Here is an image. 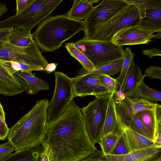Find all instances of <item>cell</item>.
Segmentation results:
<instances>
[{
  "label": "cell",
  "instance_id": "cell-13",
  "mask_svg": "<svg viewBox=\"0 0 161 161\" xmlns=\"http://www.w3.org/2000/svg\"><path fill=\"white\" fill-rule=\"evenodd\" d=\"M161 153V148L154 146L122 155H104L101 150L95 152L80 161H143Z\"/></svg>",
  "mask_w": 161,
  "mask_h": 161
},
{
  "label": "cell",
  "instance_id": "cell-6",
  "mask_svg": "<svg viewBox=\"0 0 161 161\" xmlns=\"http://www.w3.org/2000/svg\"><path fill=\"white\" fill-rule=\"evenodd\" d=\"M55 85L53 96L47 112V126L59 118L75 97L73 78L59 71L54 73Z\"/></svg>",
  "mask_w": 161,
  "mask_h": 161
},
{
  "label": "cell",
  "instance_id": "cell-42",
  "mask_svg": "<svg viewBox=\"0 0 161 161\" xmlns=\"http://www.w3.org/2000/svg\"><path fill=\"white\" fill-rule=\"evenodd\" d=\"M143 161H161V154L150 157Z\"/></svg>",
  "mask_w": 161,
  "mask_h": 161
},
{
  "label": "cell",
  "instance_id": "cell-41",
  "mask_svg": "<svg viewBox=\"0 0 161 161\" xmlns=\"http://www.w3.org/2000/svg\"><path fill=\"white\" fill-rule=\"evenodd\" d=\"M57 65L56 63H48L45 68V71L48 74H50L56 70Z\"/></svg>",
  "mask_w": 161,
  "mask_h": 161
},
{
  "label": "cell",
  "instance_id": "cell-31",
  "mask_svg": "<svg viewBox=\"0 0 161 161\" xmlns=\"http://www.w3.org/2000/svg\"><path fill=\"white\" fill-rule=\"evenodd\" d=\"M129 153L121 133L119 135L116 143L108 155H122Z\"/></svg>",
  "mask_w": 161,
  "mask_h": 161
},
{
  "label": "cell",
  "instance_id": "cell-44",
  "mask_svg": "<svg viewBox=\"0 0 161 161\" xmlns=\"http://www.w3.org/2000/svg\"><path fill=\"white\" fill-rule=\"evenodd\" d=\"M161 38V32H158L155 35H153V38L158 39Z\"/></svg>",
  "mask_w": 161,
  "mask_h": 161
},
{
  "label": "cell",
  "instance_id": "cell-14",
  "mask_svg": "<svg viewBox=\"0 0 161 161\" xmlns=\"http://www.w3.org/2000/svg\"><path fill=\"white\" fill-rule=\"evenodd\" d=\"M153 33L137 25L119 31L114 36L112 41L120 46L148 44L153 37Z\"/></svg>",
  "mask_w": 161,
  "mask_h": 161
},
{
  "label": "cell",
  "instance_id": "cell-27",
  "mask_svg": "<svg viewBox=\"0 0 161 161\" xmlns=\"http://www.w3.org/2000/svg\"><path fill=\"white\" fill-rule=\"evenodd\" d=\"M134 56L135 54L132 52L129 47L125 48L124 50V58L120 73L116 79L119 90L121 92L128 71L130 67L135 64L134 62Z\"/></svg>",
  "mask_w": 161,
  "mask_h": 161
},
{
  "label": "cell",
  "instance_id": "cell-26",
  "mask_svg": "<svg viewBox=\"0 0 161 161\" xmlns=\"http://www.w3.org/2000/svg\"><path fill=\"white\" fill-rule=\"evenodd\" d=\"M123 60L109 64L91 70H86L83 68L80 70L79 75L86 73L105 75L111 77L120 72Z\"/></svg>",
  "mask_w": 161,
  "mask_h": 161
},
{
  "label": "cell",
  "instance_id": "cell-5",
  "mask_svg": "<svg viewBox=\"0 0 161 161\" xmlns=\"http://www.w3.org/2000/svg\"><path fill=\"white\" fill-rule=\"evenodd\" d=\"M132 2V4L127 8L98 27L86 40L100 42L112 41L114 36L119 31L138 25L141 19L140 11L137 4Z\"/></svg>",
  "mask_w": 161,
  "mask_h": 161
},
{
  "label": "cell",
  "instance_id": "cell-10",
  "mask_svg": "<svg viewBox=\"0 0 161 161\" xmlns=\"http://www.w3.org/2000/svg\"><path fill=\"white\" fill-rule=\"evenodd\" d=\"M62 0H34L15 16L21 28L31 31L40 22L48 17Z\"/></svg>",
  "mask_w": 161,
  "mask_h": 161
},
{
  "label": "cell",
  "instance_id": "cell-24",
  "mask_svg": "<svg viewBox=\"0 0 161 161\" xmlns=\"http://www.w3.org/2000/svg\"><path fill=\"white\" fill-rule=\"evenodd\" d=\"M8 41L12 45L21 47L30 46L35 42L31 31L24 29H13Z\"/></svg>",
  "mask_w": 161,
  "mask_h": 161
},
{
  "label": "cell",
  "instance_id": "cell-3",
  "mask_svg": "<svg viewBox=\"0 0 161 161\" xmlns=\"http://www.w3.org/2000/svg\"><path fill=\"white\" fill-rule=\"evenodd\" d=\"M84 28L83 21L72 19L64 14L48 17L32 35L42 51L51 52Z\"/></svg>",
  "mask_w": 161,
  "mask_h": 161
},
{
  "label": "cell",
  "instance_id": "cell-11",
  "mask_svg": "<svg viewBox=\"0 0 161 161\" xmlns=\"http://www.w3.org/2000/svg\"><path fill=\"white\" fill-rule=\"evenodd\" d=\"M75 97L93 95L95 97L110 96L112 94L102 84L98 74L86 73L73 78Z\"/></svg>",
  "mask_w": 161,
  "mask_h": 161
},
{
  "label": "cell",
  "instance_id": "cell-28",
  "mask_svg": "<svg viewBox=\"0 0 161 161\" xmlns=\"http://www.w3.org/2000/svg\"><path fill=\"white\" fill-rule=\"evenodd\" d=\"M65 48L72 57L80 63L83 69L86 70H91L95 69L94 65L86 55L75 47L74 43H66Z\"/></svg>",
  "mask_w": 161,
  "mask_h": 161
},
{
  "label": "cell",
  "instance_id": "cell-34",
  "mask_svg": "<svg viewBox=\"0 0 161 161\" xmlns=\"http://www.w3.org/2000/svg\"><path fill=\"white\" fill-rule=\"evenodd\" d=\"M9 129L6 122L5 113L0 101V140H4L8 136Z\"/></svg>",
  "mask_w": 161,
  "mask_h": 161
},
{
  "label": "cell",
  "instance_id": "cell-20",
  "mask_svg": "<svg viewBox=\"0 0 161 161\" xmlns=\"http://www.w3.org/2000/svg\"><path fill=\"white\" fill-rule=\"evenodd\" d=\"M100 0H75L72 6L66 15L69 18L77 20L85 19L93 8V4Z\"/></svg>",
  "mask_w": 161,
  "mask_h": 161
},
{
  "label": "cell",
  "instance_id": "cell-12",
  "mask_svg": "<svg viewBox=\"0 0 161 161\" xmlns=\"http://www.w3.org/2000/svg\"><path fill=\"white\" fill-rule=\"evenodd\" d=\"M118 119L121 125H125L134 115L140 111L155 108L158 104L142 98L125 97L114 100Z\"/></svg>",
  "mask_w": 161,
  "mask_h": 161
},
{
  "label": "cell",
  "instance_id": "cell-32",
  "mask_svg": "<svg viewBox=\"0 0 161 161\" xmlns=\"http://www.w3.org/2000/svg\"><path fill=\"white\" fill-rule=\"evenodd\" d=\"M137 5L140 10L151 9H161V0H131Z\"/></svg>",
  "mask_w": 161,
  "mask_h": 161
},
{
  "label": "cell",
  "instance_id": "cell-21",
  "mask_svg": "<svg viewBox=\"0 0 161 161\" xmlns=\"http://www.w3.org/2000/svg\"><path fill=\"white\" fill-rule=\"evenodd\" d=\"M41 145L16 151L0 161H41L40 154L43 149L42 146Z\"/></svg>",
  "mask_w": 161,
  "mask_h": 161
},
{
  "label": "cell",
  "instance_id": "cell-25",
  "mask_svg": "<svg viewBox=\"0 0 161 161\" xmlns=\"http://www.w3.org/2000/svg\"><path fill=\"white\" fill-rule=\"evenodd\" d=\"M128 97L142 98L150 102H160L161 92L147 86L142 81L137 89Z\"/></svg>",
  "mask_w": 161,
  "mask_h": 161
},
{
  "label": "cell",
  "instance_id": "cell-38",
  "mask_svg": "<svg viewBox=\"0 0 161 161\" xmlns=\"http://www.w3.org/2000/svg\"><path fill=\"white\" fill-rule=\"evenodd\" d=\"M13 30V28L0 29V43L8 40Z\"/></svg>",
  "mask_w": 161,
  "mask_h": 161
},
{
  "label": "cell",
  "instance_id": "cell-30",
  "mask_svg": "<svg viewBox=\"0 0 161 161\" xmlns=\"http://www.w3.org/2000/svg\"><path fill=\"white\" fill-rule=\"evenodd\" d=\"M119 134H109L99 140L98 143L101 147V151L103 155H107L108 154L116 143Z\"/></svg>",
  "mask_w": 161,
  "mask_h": 161
},
{
  "label": "cell",
  "instance_id": "cell-36",
  "mask_svg": "<svg viewBox=\"0 0 161 161\" xmlns=\"http://www.w3.org/2000/svg\"><path fill=\"white\" fill-rule=\"evenodd\" d=\"M41 144L43 149L40 154L41 161H52L53 156L51 149L45 139Z\"/></svg>",
  "mask_w": 161,
  "mask_h": 161
},
{
  "label": "cell",
  "instance_id": "cell-40",
  "mask_svg": "<svg viewBox=\"0 0 161 161\" xmlns=\"http://www.w3.org/2000/svg\"><path fill=\"white\" fill-rule=\"evenodd\" d=\"M142 52L143 55H146L148 57V58H151L153 57L161 55L160 50L157 48L143 50Z\"/></svg>",
  "mask_w": 161,
  "mask_h": 161
},
{
  "label": "cell",
  "instance_id": "cell-4",
  "mask_svg": "<svg viewBox=\"0 0 161 161\" xmlns=\"http://www.w3.org/2000/svg\"><path fill=\"white\" fill-rule=\"evenodd\" d=\"M74 44L86 55L95 68L123 60L124 58L123 46L113 41L100 42L82 38Z\"/></svg>",
  "mask_w": 161,
  "mask_h": 161
},
{
  "label": "cell",
  "instance_id": "cell-29",
  "mask_svg": "<svg viewBox=\"0 0 161 161\" xmlns=\"http://www.w3.org/2000/svg\"><path fill=\"white\" fill-rule=\"evenodd\" d=\"M123 126H125L131 130L152 140L149 132L135 114L129 119L125 125Z\"/></svg>",
  "mask_w": 161,
  "mask_h": 161
},
{
  "label": "cell",
  "instance_id": "cell-2",
  "mask_svg": "<svg viewBox=\"0 0 161 161\" xmlns=\"http://www.w3.org/2000/svg\"><path fill=\"white\" fill-rule=\"evenodd\" d=\"M49 101L38 100L27 114L10 129L8 142L15 151L41 144L47 130V112Z\"/></svg>",
  "mask_w": 161,
  "mask_h": 161
},
{
  "label": "cell",
  "instance_id": "cell-19",
  "mask_svg": "<svg viewBox=\"0 0 161 161\" xmlns=\"http://www.w3.org/2000/svg\"><path fill=\"white\" fill-rule=\"evenodd\" d=\"M139 67L136 64L129 69L126 75L122 92L128 97L137 89L145 77Z\"/></svg>",
  "mask_w": 161,
  "mask_h": 161
},
{
  "label": "cell",
  "instance_id": "cell-17",
  "mask_svg": "<svg viewBox=\"0 0 161 161\" xmlns=\"http://www.w3.org/2000/svg\"><path fill=\"white\" fill-rule=\"evenodd\" d=\"M122 135L130 153L154 146L153 141L121 125Z\"/></svg>",
  "mask_w": 161,
  "mask_h": 161
},
{
  "label": "cell",
  "instance_id": "cell-33",
  "mask_svg": "<svg viewBox=\"0 0 161 161\" xmlns=\"http://www.w3.org/2000/svg\"><path fill=\"white\" fill-rule=\"evenodd\" d=\"M98 76L102 85L111 93L114 94L118 88L116 79L105 75L98 74Z\"/></svg>",
  "mask_w": 161,
  "mask_h": 161
},
{
  "label": "cell",
  "instance_id": "cell-35",
  "mask_svg": "<svg viewBox=\"0 0 161 161\" xmlns=\"http://www.w3.org/2000/svg\"><path fill=\"white\" fill-rule=\"evenodd\" d=\"M14 149L7 142L0 145V161L7 158L12 154Z\"/></svg>",
  "mask_w": 161,
  "mask_h": 161
},
{
  "label": "cell",
  "instance_id": "cell-39",
  "mask_svg": "<svg viewBox=\"0 0 161 161\" xmlns=\"http://www.w3.org/2000/svg\"><path fill=\"white\" fill-rule=\"evenodd\" d=\"M34 0H16V14H17L24 9Z\"/></svg>",
  "mask_w": 161,
  "mask_h": 161
},
{
  "label": "cell",
  "instance_id": "cell-1",
  "mask_svg": "<svg viewBox=\"0 0 161 161\" xmlns=\"http://www.w3.org/2000/svg\"><path fill=\"white\" fill-rule=\"evenodd\" d=\"M45 140L52 161H80L97 150L87 134L80 108L73 100L48 126Z\"/></svg>",
  "mask_w": 161,
  "mask_h": 161
},
{
  "label": "cell",
  "instance_id": "cell-7",
  "mask_svg": "<svg viewBox=\"0 0 161 161\" xmlns=\"http://www.w3.org/2000/svg\"><path fill=\"white\" fill-rule=\"evenodd\" d=\"M0 60L23 62L38 71H45V68L48 63L36 42L25 47L12 45L8 41L0 43Z\"/></svg>",
  "mask_w": 161,
  "mask_h": 161
},
{
  "label": "cell",
  "instance_id": "cell-15",
  "mask_svg": "<svg viewBox=\"0 0 161 161\" xmlns=\"http://www.w3.org/2000/svg\"><path fill=\"white\" fill-rule=\"evenodd\" d=\"M26 84L15 74L11 75L0 64V94L13 96L26 90Z\"/></svg>",
  "mask_w": 161,
  "mask_h": 161
},
{
  "label": "cell",
  "instance_id": "cell-18",
  "mask_svg": "<svg viewBox=\"0 0 161 161\" xmlns=\"http://www.w3.org/2000/svg\"><path fill=\"white\" fill-rule=\"evenodd\" d=\"M140 12L139 27L153 33L161 32V9H148Z\"/></svg>",
  "mask_w": 161,
  "mask_h": 161
},
{
  "label": "cell",
  "instance_id": "cell-37",
  "mask_svg": "<svg viewBox=\"0 0 161 161\" xmlns=\"http://www.w3.org/2000/svg\"><path fill=\"white\" fill-rule=\"evenodd\" d=\"M144 76L152 78L161 79V68L156 66H151L145 71Z\"/></svg>",
  "mask_w": 161,
  "mask_h": 161
},
{
  "label": "cell",
  "instance_id": "cell-9",
  "mask_svg": "<svg viewBox=\"0 0 161 161\" xmlns=\"http://www.w3.org/2000/svg\"><path fill=\"white\" fill-rule=\"evenodd\" d=\"M110 96L96 97L87 106L80 109L87 134L95 144L99 141Z\"/></svg>",
  "mask_w": 161,
  "mask_h": 161
},
{
  "label": "cell",
  "instance_id": "cell-22",
  "mask_svg": "<svg viewBox=\"0 0 161 161\" xmlns=\"http://www.w3.org/2000/svg\"><path fill=\"white\" fill-rule=\"evenodd\" d=\"M15 74L22 79L26 84V91L28 94L34 95L40 91L48 90L49 86L47 82L35 76L21 72Z\"/></svg>",
  "mask_w": 161,
  "mask_h": 161
},
{
  "label": "cell",
  "instance_id": "cell-8",
  "mask_svg": "<svg viewBox=\"0 0 161 161\" xmlns=\"http://www.w3.org/2000/svg\"><path fill=\"white\" fill-rule=\"evenodd\" d=\"M131 0H103L93 7L83 21L85 39L100 26L132 4Z\"/></svg>",
  "mask_w": 161,
  "mask_h": 161
},
{
  "label": "cell",
  "instance_id": "cell-23",
  "mask_svg": "<svg viewBox=\"0 0 161 161\" xmlns=\"http://www.w3.org/2000/svg\"><path fill=\"white\" fill-rule=\"evenodd\" d=\"M156 108L142 110L135 114L147 130L153 141L156 135L157 128Z\"/></svg>",
  "mask_w": 161,
  "mask_h": 161
},
{
  "label": "cell",
  "instance_id": "cell-43",
  "mask_svg": "<svg viewBox=\"0 0 161 161\" xmlns=\"http://www.w3.org/2000/svg\"><path fill=\"white\" fill-rule=\"evenodd\" d=\"M7 9L8 8L5 4L0 3V17L7 12Z\"/></svg>",
  "mask_w": 161,
  "mask_h": 161
},
{
  "label": "cell",
  "instance_id": "cell-16",
  "mask_svg": "<svg viewBox=\"0 0 161 161\" xmlns=\"http://www.w3.org/2000/svg\"><path fill=\"white\" fill-rule=\"evenodd\" d=\"M114 94H112L109 98L105 120L99 140L108 134L112 133L119 134L122 132L120 124L117 117Z\"/></svg>",
  "mask_w": 161,
  "mask_h": 161
}]
</instances>
